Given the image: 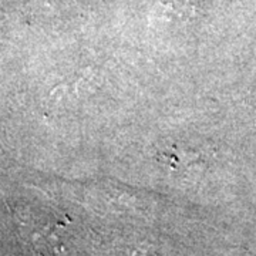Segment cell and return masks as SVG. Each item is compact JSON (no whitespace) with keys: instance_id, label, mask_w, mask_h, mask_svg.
I'll return each mask as SVG.
<instances>
[{"instance_id":"6da1fadb","label":"cell","mask_w":256,"mask_h":256,"mask_svg":"<svg viewBox=\"0 0 256 256\" xmlns=\"http://www.w3.org/2000/svg\"><path fill=\"white\" fill-rule=\"evenodd\" d=\"M204 0H182V4L185 8H195V9H198L200 6H201Z\"/></svg>"}]
</instances>
